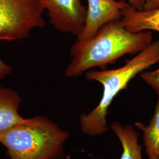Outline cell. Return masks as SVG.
<instances>
[{"label":"cell","instance_id":"8992f818","mask_svg":"<svg viewBox=\"0 0 159 159\" xmlns=\"http://www.w3.org/2000/svg\"><path fill=\"white\" fill-rule=\"evenodd\" d=\"M127 4L124 0H88L84 27L77 40L91 38L103 25L121 19V11Z\"/></svg>","mask_w":159,"mask_h":159},{"label":"cell","instance_id":"4fadbf2b","mask_svg":"<svg viewBox=\"0 0 159 159\" xmlns=\"http://www.w3.org/2000/svg\"><path fill=\"white\" fill-rule=\"evenodd\" d=\"M127 2L137 10L142 11L144 10L146 0H127Z\"/></svg>","mask_w":159,"mask_h":159},{"label":"cell","instance_id":"5bb4252c","mask_svg":"<svg viewBox=\"0 0 159 159\" xmlns=\"http://www.w3.org/2000/svg\"><path fill=\"white\" fill-rule=\"evenodd\" d=\"M159 8V0H146L144 10H150Z\"/></svg>","mask_w":159,"mask_h":159},{"label":"cell","instance_id":"9c48e42d","mask_svg":"<svg viewBox=\"0 0 159 159\" xmlns=\"http://www.w3.org/2000/svg\"><path fill=\"white\" fill-rule=\"evenodd\" d=\"M111 129L119 140L122 147L120 159H143L142 148L144 146L139 144V133L130 125H122L113 121Z\"/></svg>","mask_w":159,"mask_h":159},{"label":"cell","instance_id":"6da1fadb","mask_svg":"<svg viewBox=\"0 0 159 159\" xmlns=\"http://www.w3.org/2000/svg\"><path fill=\"white\" fill-rule=\"evenodd\" d=\"M153 39L152 31L132 33L120 20L103 25L91 38L77 40L70 49L71 59L65 68L67 77H77L94 67L106 69L127 54L136 55Z\"/></svg>","mask_w":159,"mask_h":159},{"label":"cell","instance_id":"3957f363","mask_svg":"<svg viewBox=\"0 0 159 159\" xmlns=\"http://www.w3.org/2000/svg\"><path fill=\"white\" fill-rule=\"evenodd\" d=\"M68 132L45 116L24 119L0 136L8 159H63Z\"/></svg>","mask_w":159,"mask_h":159},{"label":"cell","instance_id":"7c38bea8","mask_svg":"<svg viewBox=\"0 0 159 159\" xmlns=\"http://www.w3.org/2000/svg\"><path fill=\"white\" fill-rule=\"evenodd\" d=\"M0 41H4V40L0 38ZM12 71L11 66L0 58V79H4L6 77L11 74Z\"/></svg>","mask_w":159,"mask_h":159},{"label":"cell","instance_id":"277c9868","mask_svg":"<svg viewBox=\"0 0 159 159\" xmlns=\"http://www.w3.org/2000/svg\"><path fill=\"white\" fill-rule=\"evenodd\" d=\"M45 11L37 0H0V38L6 41L28 38L46 27Z\"/></svg>","mask_w":159,"mask_h":159},{"label":"cell","instance_id":"8fae6325","mask_svg":"<svg viewBox=\"0 0 159 159\" xmlns=\"http://www.w3.org/2000/svg\"><path fill=\"white\" fill-rule=\"evenodd\" d=\"M140 75L145 83L159 95V67L154 71H143Z\"/></svg>","mask_w":159,"mask_h":159},{"label":"cell","instance_id":"30bf717a","mask_svg":"<svg viewBox=\"0 0 159 159\" xmlns=\"http://www.w3.org/2000/svg\"><path fill=\"white\" fill-rule=\"evenodd\" d=\"M134 125L142 131L144 146L148 159H159V95L153 116L148 125H145L140 121H136Z\"/></svg>","mask_w":159,"mask_h":159},{"label":"cell","instance_id":"5b68a950","mask_svg":"<svg viewBox=\"0 0 159 159\" xmlns=\"http://www.w3.org/2000/svg\"><path fill=\"white\" fill-rule=\"evenodd\" d=\"M57 31L77 37L84 27L87 8L80 0H37Z\"/></svg>","mask_w":159,"mask_h":159},{"label":"cell","instance_id":"ba28073f","mask_svg":"<svg viewBox=\"0 0 159 159\" xmlns=\"http://www.w3.org/2000/svg\"><path fill=\"white\" fill-rule=\"evenodd\" d=\"M21 101L17 91L0 85V136L24 119L19 112Z\"/></svg>","mask_w":159,"mask_h":159},{"label":"cell","instance_id":"7a4b0ae2","mask_svg":"<svg viewBox=\"0 0 159 159\" xmlns=\"http://www.w3.org/2000/svg\"><path fill=\"white\" fill-rule=\"evenodd\" d=\"M159 62V40L153 41L148 47L126 60L119 68L101 70H90L85 73L86 79L97 81L102 85V97L95 108L88 114H82L80 128L85 135L102 136L108 131L107 116L114 98L125 89L138 74Z\"/></svg>","mask_w":159,"mask_h":159},{"label":"cell","instance_id":"52a82bcc","mask_svg":"<svg viewBox=\"0 0 159 159\" xmlns=\"http://www.w3.org/2000/svg\"><path fill=\"white\" fill-rule=\"evenodd\" d=\"M121 17L120 22L130 32H159V8L139 11L127 2L121 11Z\"/></svg>","mask_w":159,"mask_h":159},{"label":"cell","instance_id":"9a60e30c","mask_svg":"<svg viewBox=\"0 0 159 159\" xmlns=\"http://www.w3.org/2000/svg\"></svg>","mask_w":159,"mask_h":159}]
</instances>
